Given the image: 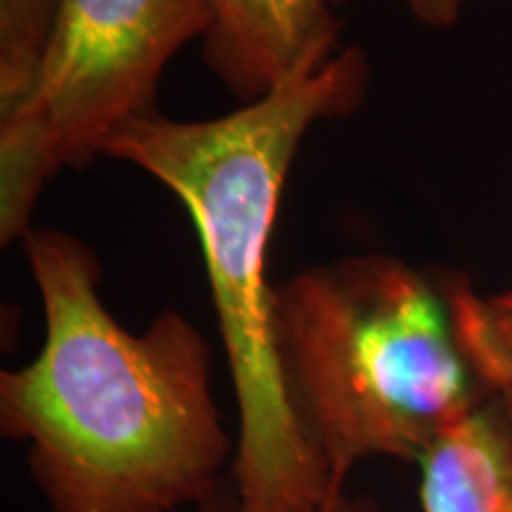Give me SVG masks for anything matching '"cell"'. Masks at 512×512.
Masks as SVG:
<instances>
[{"label": "cell", "instance_id": "obj_3", "mask_svg": "<svg viewBox=\"0 0 512 512\" xmlns=\"http://www.w3.org/2000/svg\"><path fill=\"white\" fill-rule=\"evenodd\" d=\"M463 280L368 254L275 287L287 403L330 477H351L370 458L420 463L498 387L467 342Z\"/></svg>", "mask_w": 512, "mask_h": 512}, {"label": "cell", "instance_id": "obj_2", "mask_svg": "<svg viewBox=\"0 0 512 512\" xmlns=\"http://www.w3.org/2000/svg\"><path fill=\"white\" fill-rule=\"evenodd\" d=\"M366 83L361 50H339L226 117L176 121L152 112L114 131L102 150L174 192L200 235L238 403L230 465L238 512H313L335 479L287 403L266 256L299 143L318 119L354 110Z\"/></svg>", "mask_w": 512, "mask_h": 512}, {"label": "cell", "instance_id": "obj_6", "mask_svg": "<svg viewBox=\"0 0 512 512\" xmlns=\"http://www.w3.org/2000/svg\"><path fill=\"white\" fill-rule=\"evenodd\" d=\"M420 470L425 512H512V382L448 427Z\"/></svg>", "mask_w": 512, "mask_h": 512}, {"label": "cell", "instance_id": "obj_9", "mask_svg": "<svg viewBox=\"0 0 512 512\" xmlns=\"http://www.w3.org/2000/svg\"><path fill=\"white\" fill-rule=\"evenodd\" d=\"M463 316L482 373L494 384L512 382V292L482 297L470 287Z\"/></svg>", "mask_w": 512, "mask_h": 512}, {"label": "cell", "instance_id": "obj_8", "mask_svg": "<svg viewBox=\"0 0 512 512\" xmlns=\"http://www.w3.org/2000/svg\"><path fill=\"white\" fill-rule=\"evenodd\" d=\"M64 0H0V117L34 91Z\"/></svg>", "mask_w": 512, "mask_h": 512}, {"label": "cell", "instance_id": "obj_7", "mask_svg": "<svg viewBox=\"0 0 512 512\" xmlns=\"http://www.w3.org/2000/svg\"><path fill=\"white\" fill-rule=\"evenodd\" d=\"M55 171L48 140L29 114L0 117V238L5 245L27 238L38 192Z\"/></svg>", "mask_w": 512, "mask_h": 512}, {"label": "cell", "instance_id": "obj_10", "mask_svg": "<svg viewBox=\"0 0 512 512\" xmlns=\"http://www.w3.org/2000/svg\"><path fill=\"white\" fill-rule=\"evenodd\" d=\"M183 512H238V505H235L233 486L228 482L216 491L209 501H204L195 508L183 510ZM313 512H380L377 503L370 496L351 494L349 491V477H335L332 479V486L328 496L323 498V503L318 505Z\"/></svg>", "mask_w": 512, "mask_h": 512}, {"label": "cell", "instance_id": "obj_1", "mask_svg": "<svg viewBox=\"0 0 512 512\" xmlns=\"http://www.w3.org/2000/svg\"><path fill=\"white\" fill-rule=\"evenodd\" d=\"M46 337L0 375V430L27 446L50 512H183L230 477L235 439L211 392L209 342L183 313L131 332L100 299L91 249L24 238Z\"/></svg>", "mask_w": 512, "mask_h": 512}, {"label": "cell", "instance_id": "obj_5", "mask_svg": "<svg viewBox=\"0 0 512 512\" xmlns=\"http://www.w3.org/2000/svg\"><path fill=\"white\" fill-rule=\"evenodd\" d=\"M204 57L230 93L249 105L323 67L337 53L330 0H207Z\"/></svg>", "mask_w": 512, "mask_h": 512}, {"label": "cell", "instance_id": "obj_4", "mask_svg": "<svg viewBox=\"0 0 512 512\" xmlns=\"http://www.w3.org/2000/svg\"><path fill=\"white\" fill-rule=\"evenodd\" d=\"M209 24L207 0H64L34 91L15 112L36 121L57 169L91 164L114 131L157 112L164 67Z\"/></svg>", "mask_w": 512, "mask_h": 512}, {"label": "cell", "instance_id": "obj_11", "mask_svg": "<svg viewBox=\"0 0 512 512\" xmlns=\"http://www.w3.org/2000/svg\"><path fill=\"white\" fill-rule=\"evenodd\" d=\"M337 3V0H330ZM422 24H430L437 29H448L456 24V19L463 12L465 0H401Z\"/></svg>", "mask_w": 512, "mask_h": 512}]
</instances>
